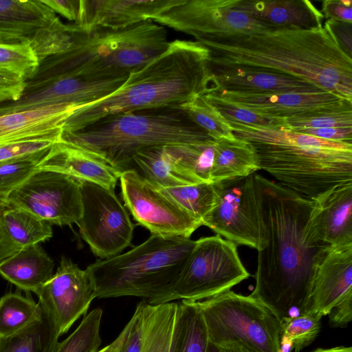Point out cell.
<instances>
[{"instance_id":"6da1fadb","label":"cell","mask_w":352,"mask_h":352,"mask_svg":"<svg viewBox=\"0 0 352 352\" xmlns=\"http://www.w3.org/2000/svg\"><path fill=\"white\" fill-rule=\"evenodd\" d=\"M265 244L250 294L280 321L305 314L316 262L327 245L308 234L311 200L254 173Z\"/></svg>"},{"instance_id":"7a4b0ae2","label":"cell","mask_w":352,"mask_h":352,"mask_svg":"<svg viewBox=\"0 0 352 352\" xmlns=\"http://www.w3.org/2000/svg\"><path fill=\"white\" fill-rule=\"evenodd\" d=\"M212 67L265 70L304 80L352 100V58L324 24L314 30L272 29L198 41Z\"/></svg>"},{"instance_id":"3957f363","label":"cell","mask_w":352,"mask_h":352,"mask_svg":"<svg viewBox=\"0 0 352 352\" xmlns=\"http://www.w3.org/2000/svg\"><path fill=\"white\" fill-rule=\"evenodd\" d=\"M209 50L197 41L175 40L160 56L131 73L116 91L78 107L63 132L79 131L105 117L145 109L178 107L212 91Z\"/></svg>"},{"instance_id":"277c9868","label":"cell","mask_w":352,"mask_h":352,"mask_svg":"<svg viewBox=\"0 0 352 352\" xmlns=\"http://www.w3.org/2000/svg\"><path fill=\"white\" fill-rule=\"evenodd\" d=\"M233 135L254 148L262 169L309 200L352 182V144L292 131L228 122Z\"/></svg>"},{"instance_id":"5b68a950","label":"cell","mask_w":352,"mask_h":352,"mask_svg":"<svg viewBox=\"0 0 352 352\" xmlns=\"http://www.w3.org/2000/svg\"><path fill=\"white\" fill-rule=\"evenodd\" d=\"M69 25V46L41 61L31 78L128 77L162 54L170 42L165 27L151 20L119 30Z\"/></svg>"},{"instance_id":"8992f818","label":"cell","mask_w":352,"mask_h":352,"mask_svg":"<svg viewBox=\"0 0 352 352\" xmlns=\"http://www.w3.org/2000/svg\"><path fill=\"white\" fill-rule=\"evenodd\" d=\"M178 107L129 111L105 117L60 140L110 165L133 170V157L144 150L212 140Z\"/></svg>"},{"instance_id":"52a82bcc","label":"cell","mask_w":352,"mask_h":352,"mask_svg":"<svg viewBox=\"0 0 352 352\" xmlns=\"http://www.w3.org/2000/svg\"><path fill=\"white\" fill-rule=\"evenodd\" d=\"M195 241L151 234L131 250L97 259L86 270L96 298L140 297L150 305L169 302L171 292Z\"/></svg>"},{"instance_id":"ba28073f","label":"cell","mask_w":352,"mask_h":352,"mask_svg":"<svg viewBox=\"0 0 352 352\" xmlns=\"http://www.w3.org/2000/svg\"><path fill=\"white\" fill-rule=\"evenodd\" d=\"M194 302L211 342L237 343L250 352H280V321L250 295L229 290Z\"/></svg>"},{"instance_id":"9c48e42d","label":"cell","mask_w":352,"mask_h":352,"mask_svg":"<svg viewBox=\"0 0 352 352\" xmlns=\"http://www.w3.org/2000/svg\"><path fill=\"white\" fill-rule=\"evenodd\" d=\"M249 276L236 243L218 234L202 237L195 241L169 302L202 300L231 290Z\"/></svg>"},{"instance_id":"30bf717a","label":"cell","mask_w":352,"mask_h":352,"mask_svg":"<svg viewBox=\"0 0 352 352\" xmlns=\"http://www.w3.org/2000/svg\"><path fill=\"white\" fill-rule=\"evenodd\" d=\"M213 206L202 226L234 243L256 249L265 244L254 173L213 183Z\"/></svg>"},{"instance_id":"8fae6325","label":"cell","mask_w":352,"mask_h":352,"mask_svg":"<svg viewBox=\"0 0 352 352\" xmlns=\"http://www.w3.org/2000/svg\"><path fill=\"white\" fill-rule=\"evenodd\" d=\"M82 212L76 224L82 239L100 259L120 254L131 244L135 225L114 190L80 180Z\"/></svg>"},{"instance_id":"7c38bea8","label":"cell","mask_w":352,"mask_h":352,"mask_svg":"<svg viewBox=\"0 0 352 352\" xmlns=\"http://www.w3.org/2000/svg\"><path fill=\"white\" fill-rule=\"evenodd\" d=\"M6 201L51 225L76 224L82 212L80 180L50 170L37 168Z\"/></svg>"},{"instance_id":"4fadbf2b","label":"cell","mask_w":352,"mask_h":352,"mask_svg":"<svg viewBox=\"0 0 352 352\" xmlns=\"http://www.w3.org/2000/svg\"><path fill=\"white\" fill-rule=\"evenodd\" d=\"M124 206L151 234L190 238L201 224L160 187L134 170L120 176Z\"/></svg>"},{"instance_id":"5bb4252c","label":"cell","mask_w":352,"mask_h":352,"mask_svg":"<svg viewBox=\"0 0 352 352\" xmlns=\"http://www.w3.org/2000/svg\"><path fill=\"white\" fill-rule=\"evenodd\" d=\"M236 0H183L153 21L192 36L197 41L274 29L233 9Z\"/></svg>"},{"instance_id":"9a60e30c","label":"cell","mask_w":352,"mask_h":352,"mask_svg":"<svg viewBox=\"0 0 352 352\" xmlns=\"http://www.w3.org/2000/svg\"><path fill=\"white\" fill-rule=\"evenodd\" d=\"M43 311L60 336L87 311L96 298L94 285L87 270L80 269L63 256L56 272L36 294Z\"/></svg>"},{"instance_id":"2e32d148","label":"cell","mask_w":352,"mask_h":352,"mask_svg":"<svg viewBox=\"0 0 352 352\" xmlns=\"http://www.w3.org/2000/svg\"><path fill=\"white\" fill-rule=\"evenodd\" d=\"M128 77L91 80L69 76L29 79L16 101L0 104V116L45 105L71 104L81 106L116 91Z\"/></svg>"},{"instance_id":"e0dca14e","label":"cell","mask_w":352,"mask_h":352,"mask_svg":"<svg viewBox=\"0 0 352 352\" xmlns=\"http://www.w3.org/2000/svg\"><path fill=\"white\" fill-rule=\"evenodd\" d=\"M352 292V243L327 246L318 258L306 313L321 319Z\"/></svg>"},{"instance_id":"ac0fdd59","label":"cell","mask_w":352,"mask_h":352,"mask_svg":"<svg viewBox=\"0 0 352 352\" xmlns=\"http://www.w3.org/2000/svg\"><path fill=\"white\" fill-rule=\"evenodd\" d=\"M311 201L309 237L327 246L352 243V182L331 186Z\"/></svg>"},{"instance_id":"d6986e66","label":"cell","mask_w":352,"mask_h":352,"mask_svg":"<svg viewBox=\"0 0 352 352\" xmlns=\"http://www.w3.org/2000/svg\"><path fill=\"white\" fill-rule=\"evenodd\" d=\"M183 0H79L76 25L91 29L126 28L155 18Z\"/></svg>"},{"instance_id":"ffe728a7","label":"cell","mask_w":352,"mask_h":352,"mask_svg":"<svg viewBox=\"0 0 352 352\" xmlns=\"http://www.w3.org/2000/svg\"><path fill=\"white\" fill-rule=\"evenodd\" d=\"M212 91L270 94L327 91L317 85L293 76L239 67H212ZM330 92V91H329Z\"/></svg>"},{"instance_id":"44dd1931","label":"cell","mask_w":352,"mask_h":352,"mask_svg":"<svg viewBox=\"0 0 352 352\" xmlns=\"http://www.w3.org/2000/svg\"><path fill=\"white\" fill-rule=\"evenodd\" d=\"M78 107L45 105L0 116V145L32 140L58 142L65 121Z\"/></svg>"},{"instance_id":"7402d4cb","label":"cell","mask_w":352,"mask_h":352,"mask_svg":"<svg viewBox=\"0 0 352 352\" xmlns=\"http://www.w3.org/2000/svg\"><path fill=\"white\" fill-rule=\"evenodd\" d=\"M210 93L230 103L248 109L256 113L285 119L344 98L329 91L270 94H252L227 91Z\"/></svg>"},{"instance_id":"603a6c76","label":"cell","mask_w":352,"mask_h":352,"mask_svg":"<svg viewBox=\"0 0 352 352\" xmlns=\"http://www.w3.org/2000/svg\"><path fill=\"white\" fill-rule=\"evenodd\" d=\"M232 8L274 29L314 30L323 26V14L307 0H236Z\"/></svg>"},{"instance_id":"cb8c5ba5","label":"cell","mask_w":352,"mask_h":352,"mask_svg":"<svg viewBox=\"0 0 352 352\" xmlns=\"http://www.w3.org/2000/svg\"><path fill=\"white\" fill-rule=\"evenodd\" d=\"M37 168L50 170L114 190L121 173L93 155L59 141L53 144Z\"/></svg>"},{"instance_id":"d4e9b609","label":"cell","mask_w":352,"mask_h":352,"mask_svg":"<svg viewBox=\"0 0 352 352\" xmlns=\"http://www.w3.org/2000/svg\"><path fill=\"white\" fill-rule=\"evenodd\" d=\"M54 260L35 244L0 262V274L19 289L36 294L54 275Z\"/></svg>"},{"instance_id":"484cf974","label":"cell","mask_w":352,"mask_h":352,"mask_svg":"<svg viewBox=\"0 0 352 352\" xmlns=\"http://www.w3.org/2000/svg\"><path fill=\"white\" fill-rule=\"evenodd\" d=\"M258 170L260 168L256 152L248 142L234 135L214 140L212 183L246 177Z\"/></svg>"},{"instance_id":"4316f807","label":"cell","mask_w":352,"mask_h":352,"mask_svg":"<svg viewBox=\"0 0 352 352\" xmlns=\"http://www.w3.org/2000/svg\"><path fill=\"white\" fill-rule=\"evenodd\" d=\"M132 162L134 170L161 188L202 183L175 162L166 146L140 151L134 155Z\"/></svg>"},{"instance_id":"83f0119b","label":"cell","mask_w":352,"mask_h":352,"mask_svg":"<svg viewBox=\"0 0 352 352\" xmlns=\"http://www.w3.org/2000/svg\"><path fill=\"white\" fill-rule=\"evenodd\" d=\"M178 303L166 302L144 307V335L141 352H172Z\"/></svg>"},{"instance_id":"f1b7e54d","label":"cell","mask_w":352,"mask_h":352,"mask_svg":"<svg viewBox=\"0 0 352 352\" xmlns=\"http://www.w3.org/2000/svg\"><path fill=\"white\" fill-rule=\"evenodd\" d=\"M59 336L43 310L40 317L19 331L0 337V352H54Z\"/></svg>"},{"instance_id":"f546056e","label":"cell","mask_w":352,"mask_h":352,"mask_svg":"<svg viewBox=\"0 0 352 352\" xmlns=\"http://www.w3.org/2000/svg\"><path fill=\"white\" fill-rule=\"evenodd\" d=\"M210 343L203 316L194 302L182 300L172 352H207Z\"/></svg>"},{"instance_id":"4dcf8cb0","label":"cell","mask_w":352,"mask_h":352,"mask_svg":"<svg viewBox=\"0 0 352 352\" xmlns=\"http://www.w3.org/2000/svg\"><path fill=\"white\" fill-rule=\"evenodd\" d=\"M6 231L19 248L38 244L53 235L52 225L25 210L9 207L3 215Z\"/></svg>"},{"instance_id":"1f68e13d","label":"cell","mask_w":352,"mask_h":352,"mask_svg":"<svg viewBox=\"0 0 352 352\" xmlns=\"http://www.w3.org/2000/svg\"><path fill=\"white\" fill-rule=\"evenodd\" d=\"M289 129L352 128V100L341 99L286 119Z\"/></svg>"},{"instance_id":"d6a6232c","label":"cell","mask_w":352,"mask_h":352,"mask_svg":"<svg viewBox=\"0 0 352 352\" xmlns=\"http://www.w3.org/2000/svg\"><path fill=\"white\" fill-rule=\"evenodd\" d=\"M43 313L39 303L19 294L0 299V337L12 335L37 319Z\"/></svg>"},{"instance_id":"836d02e7","label":"cell","mask_w":352,"mask_h":352,"mask_svg":"<svg viewBox=\"0 0 352 352\" xmlns=\"http://www.w3.org/2000/svg\"><path fill=\"white\" fill-rule=\"evenodd\" d=\"M178 108L213 140L234 137L229 123L204 95L196 96Z\"/></svg>"},{"instance_id":"e575fe53","label":"cell","mask_w":352,"mask_h":352,"mask_svg":"<svg viewBox=\"0 0 352 352\" xmlns=\"http://www.w3.org/2000/svg\"><path fill=\"white\" fill-rule=\"evenodd\" d=\"M214 140L201 144L166 146L168 153L183 168L200 182L212 183L210 173Z\"/></svg>"},{"instance_id":"d590c367","label":"cell","mask_w":352,"mask_h":352,"mask_svg":"<svg viewBox=\"0 0 352 352\" xmlns=\"http://www.w3.org/2000/svg\"><path fill=\"white\" fill-rule=\"evenodd\" d=\"M320 320L308 313L281 320L280 352L290 349L300 352L312 343L319 333Z\"/></svg>"},{"instance_id":"8d00e7d4","label":"cell","mask_w":352,"mask_h":352,"mask_svg":"<svg viewBox=\"0 0 352 352\" xmlns=\"http://www.w3.org/2000/svg\"><path fill=\"white\" fill-rule=\"evenodd\" d=\"M160 188L202 226L203 219L208 214L214 204L215 192L213 183H198L173 188Z\"/></svg>"},{"instance_id":"74e56055","label":"cell","mask_w":352,"mask_h":352,"mask_svg":"<svg viewBox=\"0 0 352 352\" xmlns=\"http://www.w3.org/2000/svg\"><path fill=\"white\" fill-rule=\"evenodd\" d=\"M102 316L100 308L85 315L74 331L57 344L54 352H97L102 343L100 335Z\"/></svg>"},{"instance_id":"f35d334b","label":"cell","mask_w":352,"mask_h":352,"mask_svg":"<svg viewBox=\"0 0 352 352\" xmlns=\"http://www.w3.org/2000/svg\"><path fill=\"white\" fill-rule=\"evenodd\" d=\"M38 65V58L30 42L0 43V69L16 74L26 81Z\"/></svg>"},{"instance_id":"ab89813d","label":"cell","mask_w":352,"mask_h":352,"mask_svg":"<svg viewBox=\"0 0 352 352\" xmlns=\"http://www.w3.org/2000/svg\"><path fill=\"white\" fill-rule=\"evenodd\" d=\"M50 149L38 153L0 162V197L6 199L37 169Z\"/></svg>"},{"instance_id":"60d3db41","label":"cell","mask_w":352,"mask_h":352,"mask_svg":"<svg viewBox=\"0 0 352 352\" xmlns=\"http://www.w3.org/2000/svg\"><path fill=\"white\" fill-rule=\"evenodd\" d=\"M206 98L221 113L228 122L272 129H288L286 119L256 113L248 109L230 103L220 97L208 93Z\"/></svg>"},{"instance_id":"b9f144b4","label":"cell","mask_w":352,"mask_h":352,"mask_svg":"<svg viewBox=\"0 0 352 352\" xmlns=\"http://www.w3.org/2000/svg\"><path fill=\"white\" fill-rule=\"evenodd\" d=\"M140 302L130 320L116 338V352H141L144 335V307Z\"/></svg>"},{"instance_id":"7bdbcfd3","label":"cell","mask_w":352,"mask_h":352,"mask_svg":"<svg viewBox=\"0 0 352 352\" xmlns=\"http://www.w3.org/2000/svg\"><path fill=\"white\" fill-rule=\"evenodd\" d=\"M56 142L50 140H32L1 144L0 162L24 157L49 150Z\"/></svg>"},{"instance_id":"ee69618b","label":"cell","mask_w":352,"mask_h":352,"mask_svg":"<svg viewBox=\"0 0 352 352\" xmlns=\"http://www.w3.org/2000/svg\"><path fill=\"white\" fill-rule=\"evenodd\" d=\"M25 87V81L21 76L0 69V104L18 100Z\"/></svg>"},{"instance_id":"f6af8a7d","label":"cell","mask_w":352,"mask_h":352,"mask_svg":"<svg viewBox=\"0 0 352 352\" xmlns=\"http://www.w3.org/2000/svg\"><path fill=\"white\" fill-rule=\"evenodd\" d=\"M321 12L327 20L352 23V1H322Z\"/></svg>"},{"instance_id":"bcb514c9","label":"cell","mask_w":352,"mask_h":352,"mask_svg":"<svg viewBox=\"0 0 352 352\" xmlns=\"http://www.w3.org/2000/svg\"><path fill=\"white\" fill-rule=\"evenodd\" d=\"M331 31L340 49L349 57L352 54V23L327 20L324 23Z\"/></svg>"},{"instance_id":"7dc6e473","label":"cell","mask_w":352,"mask_h":352,"mask_svg":"<svg viewBox=\"0 0 352 352\" xmlns=\"http://www.w3.org/2000/svg\"><path fill=\"white\" fill-rule=\"evenodd\" d=\"M318 138L352 144V128H317L292 131Z\"/></svg>"},{"instance_id":"c3c4849f","label":"cell","mask_w":352,"mask_h":352,"mask_svg":"<svg viewBox=\"0 0 352 352\" xmlns=\"http://www.w3.org/2000/svg\"><path fill=\"white\" fill-rule=\"evenodd\" d=\"M328 315L332 327L346 326L352 319V292L348 294L336 305Z\"/></svg>"},{"instance_id":"681fc988","label":"cell","mask_w":352,"mask_h":352,"mask_svg":"<svg viewBox=\"0 0 352 352\" xmlns=\"http://www.w3.org/2000/svg\"><path fill=\"white\" fill-rule=\"evenodd\" d=\"M9 207L6 199L0 197V262L21 249L9 237L3 222V215Z\"/></svg>"},{"instance_id":"f907efd6","label":"cell","mask_w":352,"mask_h":352,"mask_svg":"<svg viewBox=\"0 0 352 352\" xmlns=\"http://www.w3.org/2000/svg\"><path fill=\"white\" fill-rule=\"evenodd\" d=\"M56 14L58 13L69 21H76L79 0H43Z\"/></svg>"},{"instance_id":"816d5d0a","label":"cell","mask_w":352,"mask_h":352,"mask_svg":"<svg viewBox=\"0 0 352 352\" xmlns=\"http://www.w3.org/2000/svg\"><path fill=\"white\" fill-rule=\"evenodd\" d=\"M223 352H250L247 349L237 343H226L220 345Z\"/></svg>"},{"instance_id":"f5cc1de1","label":"cell","mask_w":352,"mask_h":352,"mask_svg":"<svg viewBox=\"0 0 352 352\" xmlns=\"http://www.w3.org/2000/svg\"><path fill=\"white\" fill-rule=\"evenodd\" d=\"M311 352H352V348L351 346H339L328 349L318 348Z\"/></svg>"},{"instance_id":"db71d44e","label":"cell","mask_w":352,"mask_h":352,"mask_svg":"<svg viewBox=\"0 0 352 352\" xmlns=\"http://www.w3.org/2000/svg\"><path fill=\"white\" fill-rule=\"evenodd\" d=\"M117 346V341L115 339L111 344L104 346L102 349L98 351L97 352H116Z\"/></svg>"},{"instance_id":"11a10c76","label":"cell","mask_w":352,"mask_h":352,"mask_svg":"<svg viewBox=\"0 0 352 352\" xmlns=\"http://www.w3.org/2000/svg\"><path fill=\"white\" fill-rule=\"evenodd\" d=\"M207 352H223L222 348L210 341Z\"/></svg>"}]
</instances>
